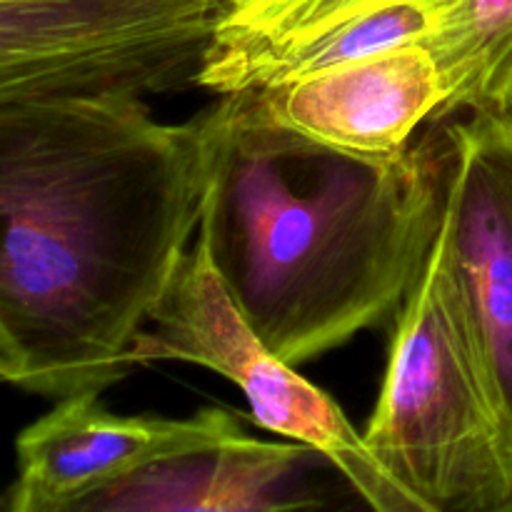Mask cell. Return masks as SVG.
Returning <instances> with one entry per match:
<instances>
[{"label":"cell","mask_w":512,"mask_h":512,"mask_svg":"<svg viewBox=\"0 0 512 512\" xmlns=\"http://www.w3.org/2000/svg\"><path fill=\"white\" fill-rule=\"evenodd\" d=\"M100 393L58 400L48 415L20 433L18 485L50 498H68L123 478L153 460L203 448L245 433L225 408L200 410L185 420L118 415Z\"/></svg>","instance_id":"9c48e42d"},{"label":"cell","mask_w":512,"mask_h":512,"mask_svg":"<svg viewBox=\"0 0 512 512\" xmlns=\"http://www.w3.org/2000/svg\"><path fill=\"white\" fill-rule=\"evenodd\" d=\"M495 512H512V498L508 500V503L503 505V508H498V510H495Z\"/></svg>","instance_id":"5bb4252c"},{"label":"cell","mask_w":512,"mask_h":512,"mask_svg":"<svg viewBox=\"0 0 512 512\" xmlns=\"http://www.w3.org/2000/svg\"><path fill=\"white\" fill-rule=\"evenodd\" d=\"M363 0H225L195 83L218 95L265 83L273 65Z\"/></svg>","instance_id":"30bf717a"},{"label":"cell","mask_w":512,"mask_h":512,"mask_svg":"<svg viewBox=\"0 0 512 512\" xmlns=\"http://www.w3.org/2000/svg\"><path fill=\"white\" fill-rule=\"evenodd\" d=\"M158 360L223 375L245 395L260 428L330 460L375 512H433L390 478L330 395L255 338L200 238L180 260L130 353L133 368Z\"/></svg>","instance_id":"277c9868"},{"label":"cell","mask_w":512,"mask_h":512,"mask_svg":"<svg viewBox=\"0 0 512 512\" xmlns=\"http://www.w3.org/2000/svg\"><path fill=\"white\" fill-rule=\"evenodd\" d=\"M0 512H3V503H0Z\"/></svg>","instance_id":"9a60e30c"},{"label":"cell","mask_w":512,"mask_h":512,"mask_svg":"<svg viewBox=\"0 0 512 512\" xmlns=\"http://www.w3.org/2000/svg\"><path fill=\"white\" fill-rule=\"evenodd\" d=\"M443 70L448 100L440 113L512 110V0H460L428 45Z\"/></svg>","instance_id":"8fae6325"},{"label":"cell","mask_w":512,"mask_h":512,"mask_svg":"<svg viewBox=\"0 0 512 512\" xmlns=\"http://www.w3.org/2000/svg\"><path fill=\"white\" fill-rule=\"evenodd\" d=\"M225 0H0V100L145 95L198 75Z\"/></svg>","instance_id":"5b68a950"},{"label":"cell","mask_w":512,"mask_h":512,"mask_svg":"<svg viewBox=\"0 0 512 512\" xmlns=\"http://www.w3.org/2000/svg\"><path fill=\"white\" fill-rule=\"evenodd\" d=\"M215 108L198 238L255 338L298 368L400 310L440 230L438 140L368 160L270 123L253 90Z\"/></svg>","instance_id":"7a4b0ae2"},{"label":"cell","mask_w":512,"mask_h":512,"mask_svg":"<svg viewBox=\"0 0 512 512\" xmlns=\"http://www.w3.org/2000/svg\"><path fill=\"white\" fill-rule=\"evenodd\" d=\"M363 438L433 512H495L512 498V425L465 323L440 230L398 310Z\"/></svg>","instance_id":"3957f363"},{"label":"cell","mask_w":512,"mask_h":512,"mask_svg":"<svg viewBox=\"0 0 512 512\" xmlns=\"http://www.w3.org/2000/svg\"><path fill=\"white\" fill-rule=\"evenodd\" d=\"M250 90L270 123L368 160L403 155L420 125L438 120L448 100L443 70L428 45L285 75Z\"/></svg>","instance_id":"ba28073f"},{"label":"cell","mask_w":512,"mask_h":512,"mask_svg":"<svg viewBox=\"0 0 512 512\" xmlns=\"http://www.w3.org/2000/svg\"><path fill=\"white\" fill-rule=\"evenodd\" d=\"M218 108L160 123L140 95L0 100V335L15 383L103 393L200 228Z\"/></svg>","instance_id":"6da1fadb"},{"label":"cell","mask_w":512,"mask_h":512,"mask_svg":"<svg viewBox=\"0 0 512 512\" xmlns=\"http://www.w3.org/2000/svg\"><path fill=\"white\" fill-rule=\"evenodd\" d=\"M8 512H375L330 460L290 440L235 438L153 460L68 498L15 483Z\"/></svg>","instance_id":"8992f818"},{"label":"cell","mask_w":512,"mask_h":512,"mask_svg":"<svg viewBox=\"0 0 512 512\" xmlns=\"http://www.w3.org/2000/svg\"><path fill=\"white\" fill-rule=\"evenodd\" d=\"M440 235L495 400L512 425V110L438 140Z\"/></svg>","instance_id":"52a82bcc"},{"label":"cell","mask_w":512,"mask_h":512,"mask_svg":"<svg viewBox=\"0 0 512 512\" xmlns=\"http://www.w3.org/2000/svg\"><path fill=\"white\" fill-rule=\"evenodd\" d=\"M15 375H18V365H15L13 353H10L3 335H0V380H5V383H15Z\"/></svg>","instance_id":"4fadbf2b"},{"label":"cell","mask_w":512,"mask_h":512,"mask_svg":"<svg viewBox=\"0 0 512 512\" xmlns=\"http://www.w3.org/2000/svg\"><path fill=\"white\" fill-rule=\"evenodd\" d=\"M458 5L460 0H363L283 55L265 83L385 50L430 45Z\"/></svg>","instance_id":"7c38bea8"}]
</instances>
